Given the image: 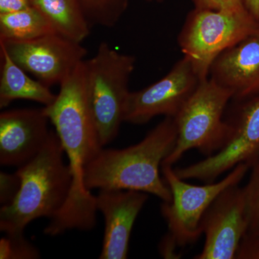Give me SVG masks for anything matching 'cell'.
Returning <instances> with one entry per match:
<instances>
[{"instance_id": "obj_25", "label": "cell", "mask_w": 259, "mask_h": 259, "mask_svg": "<svg viewBox=\"0 0 259 259\" xmlns=\"http://www.w3.org/2000/svg\"><path fill=\"white\" fill-rule=\"evenodd\" d=\"M245 8L259 21V0H244Z\"/></svg>"}, {"instance_id": "obj_24", "label": "cell", "mask_w": 259, "mask_h": 259, "mask_svg": "<svg viewBox=\"0 0 259 259\" xmlns=\"http://www.w3.org/2000/svg\"><path fill=\"white\" fill-rule=\"evenodd\" d=\"M31 6L30 0H0V14L16 13Z\"/></svg>"}, {"instance_id": "obj_11", "label": "cell", "mask_w": 259, "mask_h": 259, "mask_svg": "<svg viewBox=\"0 0 259 259\" xmlns=\"http://www.w3.org/2000/svg\"><path fill=\"white\" fill-rule=\"evenodd\" d=\"M205 241L195 259H236L248 232L243 187L231 186L223 191L204 213L202 221Z\"/></svg>"}, {"instance_id": "obj_8", "label": "cell", "mask_w": 259, "mask_h": 259, "mask_svg": "<svg viewBox=\"0 0 259 259\" xmlns=\"http://www.w3.org/2000/svg\"><path fill=\"white\" fill-rule=\"evenodd\" d=\"M229 124L226 144L219 151L202 161L175 172L182 180L214 182L223 174L241 163L250 166L259 158V95L237 102Z\"/></svg>"}, {"instance_id": "obj_17", "label": "cell", "mask_w": 259, "mask_h": 259, "mask_svg": "<svg viewBox=\"0 0 259 259\" xmlns=\"http://www.w3.org/2000/svg\"><path fill=\"white\" fill-rule=\"evenodd\" d=\"M56 33L44 15L34 8L0 14V40H32L48 34Z\"/></svg>"}, {"instance_id": "obj_4", "label": "cell", "mask_w": 259, "mask_h": 259, "mask_svg": "<svg viewBox=\"0 0 259 259\" xmlns=\"http://www.w3.org/2000/svg\"><path fill=\"white\" fill-rule=\"evenodd\" d=\"M135 64L134 56L117 52L106 42L100 44L96 55L85 61L87 97L103 147L117 137L124 122Z\"/></svg>"}, {"instance_id": "obj_2", "label": "cell", "mask_w": 259, "mask_h": 259, "mask_svg": "<svg viewBox=\"0 0 259 259\" xmlns=\"http://www.w3.org/2000/svg\"><path fill=\"white\" fill-rule=\"evenodd\" d=\"M177 140L175 117H165L139 144L122 149L102 148L85 167V187L90 191H139L170 202L171 191L160 177L159 168Z\"/></svg>"}, {"instance_id": "obj_26", "label": "cell", "mask_w": 259, "mask_h": 259, "mask_svg": "<svg viewBox=\"0 0 259 259\" xmlns=\"http://www.w3.org/2000/svg\"><path fill=\"white\" fill-rule=\"evenodd\" d=\"M157 1H158V2H162V1H164V0H157Z\"/></svg>"}, {"instance_id": "obj_23", "label": "cell", "mask_w": 259, "mask_h": 259, "mask_svg": "<svg viewBox=\"0 0 259 259\" xmlns=\"http://www.w3.org/2000/svg\"><path fill=\"white\" fill-rule=\"evenodd\" d=\"M194 8L213 10H236L245 8L244 0H192Z\"/></svg>"}, {"instance_id": "obj_7", "label": "cell", "mask_w": 259, "mask_h": 259, "mask_svg": "<svg viewBox=\"0 0 259 259\" xmlns=\"http://www.w3.org/2000/svg\"><path fill=\"white\" fill-rule=\"evenodd\" d=\"M162 173L171 193L170 202H163L161 209L168 228L165 244L184 247L193 243L202 235L204 213L223 191L239 185L250 166L241 163L222 180L204 185H193L180 178L170 165H162Z\"/></svg>"}, {"instance_id": "obj_10", "label": "cell", "mask_w": 259, "mask_h": 259, "mask_svg": "<svg viewBox=\"0 0 259 259\" xmlns=\"http://www.w3.org/2000/svg\"><path fill=\"white\" fill-rule=\"evenodd\" d=\"M201 81L192 63L183 56L161 79L130 93L124 122L143 125L158 115L176 117Z\"/></svg>"}, {"instance_id": "obj_13", "label": "cell", "mask_w": 259, "mask_h": 259, "mask_svg": "<svg viewBox=\"0 0 259 259\" xmlns=\"http://www.w3.org/2000/svg\"><path fill=\"white\" fill-rule=\"evenodd\" d=\"M147 193L134 190H100L97 210L105 219L100 259H125L136 218L148 200Z\"/></svg>"}, {"instance_id": "obj_1", "label": "cell", "mask_w": 259, "mask_h": 259, "mask_svg": "<svg viewBox=\"0 0 259 259\" xmlns=\"http://www.w3.org/2000/svg\"><path fill=\"white\" fill-rule=\"evenodd\" d=\"M55 101L44 107L69 160L72 183L62 208L44 233L56 236L71 230L90 231L96 224V196L83 183L89 162L104 148L100 144L87 97L85 68L80 65L60 84Z\"/></svg>"}, {"instance_id": "obj_18", "label": "cell", "mask_w": 259, "mask_h": 259, "mask_svg": "<svg viewBox=\"0 0 259 259\" xmlns=\"http://www.w3.org/2000/svg\"><path fill=\"white\" fill-rule=\"evenodd\" d=\"M90 27L112 28L124 15L128 0H76Z\"/></svg>"}, {"instance_id": "obj_9", "label": "cell", "mask_w": 259, "mask_h": 259, "mask_svg": "<svg viewBox=\"0 0 259 259\" xmlns=\"http://www.w3.org/2000/svg\"><path fill=\"white\" fill-rule=\"evenodd\" d=\"M0 46L15 64L48 87L61 84L87 55L81 44L57 33L22 41L0 40Z\"/></svg>"}, {"instance_id": "obj_3", "label": "cell", "mask_w": 259, "mask_h": 259, "mask_svg": "<svg viewBox=\"0 0 259 259\" xmlns=\"http://www.w3.org/2000/svg\"><path fill=\"white\" fill-rule=\"evenodd\" d=\"M59 136L51 131L40 152L15 172L20 188L13 202L2 206L0 230L6 234L22 233L26 226L41 218L56 215L69 196L72 175L65 163Z\"/></svg>"}, {"instance_id": "obj_6", "label": "cell", "mask_w": 259, "mask_h": 259, "mask_svg": "<svg viewBox=\"0 0 259 259\" xmlns=\"http://www.w3.org/2000/svg\"><path fill=\"white\" fill-rule=\"evenodd\" d=\"M259 27V21L243 8L213 10L194 8L187 15L178 37L184 56L201 80L209 77L214 60Z\"/></svg>"}, {"instance_id": "obj_14", "label": "cell", "mask_w": 259, "mask_h": 259, "mask_svg": "<svg viewBox=\"0 0 259 259\" xmlns=\"http://www.w3.org/2000/svg\"><path fill=\"white\" fill-rule=\"evenodd\" d=\"M209 77L229 90L236 102L259 95V27L218 56Z\"/></svg>"}, {"instance_id": "obj_27", "label": "cell", "mask_w": 259, "mask_h": 259, "mask_svg": "<svg viewBox=\"0 0 259 259\" xmlns=\"http://www.w3.org/2000/svg\"><path fill=\"white\" fill-rule=\"evenodd\" d=\"M30 1H31V2H32V0H30Z\"/></svg>"}, {"instance_id": "obj_12", "label": "cell", "mask_w": 259, "mask_h": 259, "mask_svg": "<svg viewBox=\"0 0 259 259\" xmlns=\"http://www.w3.org/2000/svg\"><path fill=\"white\" fill-rule=\"evenodd\" d=\"M42 109H18L0 114V164L20 167L36 156L51 131Z\"/></svg>"}, {"instance_id": "obj_19", "label": "cell", "mask_w": 259, "mask_h": 259, "mask_svg": "<svg viewBox=\"0 0 259 259\" xmlns=\"http://www.w3.org/2000/svg\"><path fill=\"white\" fill-rule=\"evenodd\" d=\"M248 182L243 187L248 233L259 234V158L250 166Z\"/></svg>"}, {"instance_id": "obj_15", "label": "cell", "mask_w": 259, "mask_h": 259, "mask_svg": "<svg viewBox=\"0 0 259 259\" xmlns=\"http://www.w3.org/2000/svg\"><path fill=\"white\" fill-rule=\"evenodd\" d=\"M1 79H0V108L8 107L17 100L39 102L49 106L55 101L49 87L32 79L26 71L15 64L6 50L0 46Z\"/></svg>"}, {"instance_id": "obj_16", "label": "cell", "mask_w": 259, "mask_h": 259, "mask_svg": "<svg viewBox=\"0 0 259 259\" xmlns=\"http://www.w3.org/2000/svg\"><path fill=\"white\" fill-rule=\"evenodd\" d=\"M31 3L61 36L81 44L90 35L91 27L76 0H32Z\"/></svg>"}, {"instance_id": "obj_21", "label": "cell", "mask_w": 259, "mask_h": 259, "mask_svg": "<svg viewBox=\"0 0 259 259\" xmlns=\"http://www.w3.org/2000/svg\"><path fill=\"white\" fill-rule=\"evenodd\" d=\"M20 188V180L16 173H0V202L2 206L13 202Z\"/></svg>"}, {"instance_id": "obj_22", "label": "cell", "mask_w": 259, "mask_h": 259, "mask_svg": "<svg viewBox=\"0 0 259 259\" xmlns=\"http://www.w3.org/2000/svg\"><path fill=\"white\" fill-rule=\"evenodd\" d=\"M236 259H259L258 233H245L237 252Z\"/></svg>"}, {"instance_id": "obj_5", "label": "cell", "mask_w": 259, "mask_h": 259, "mask_svg": "<svg viewBox=\"0 0 259 259\" xmlns=\"http://www.w3.org/2000/svg\"><path fill=\"white\" fill-rule=\"evenodd\" d=\"M232 99L231 92L211 78L202 80L175 117L176 146L162 165L172 166L191 149L206 156L219 151L229 136V124L223 117Z\"/></svg>"}, {"instance_id": "obj_20", "label": "cell", "mask_w": 259, "mask_h": 259, "mask_svg": "<svg viewBox=\"0 0 259 259\" xmlns=\"http://www.w3.org/2000/svg\"><path fill=\"white\" fill-rule=\"evenodd\" d=\"M40 256L39 250L25 238L23 233L6 234L0 240L1 259H36Z\"/></svg>"}]
</instances>
